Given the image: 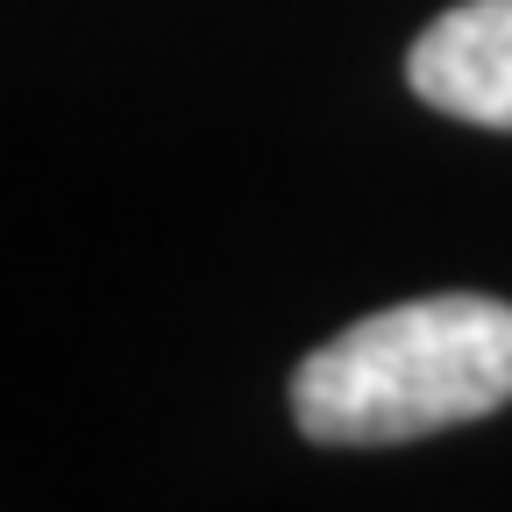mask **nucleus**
<instances>
[{
	"mask_svg": "<svg viewBox=\"0 0 512 512\" xmlns=\"http://www.w3.org/2000/svg\"><path fill=\"white\" fill-rule=\"evenodd\" d=\"M512 399V306L484 292L399 299L292 370V420L328 448H392Z\"/></svg>",
	"mask_w": 512,
	"mask_h": 512,
	"instance_id": "1",
	"label": "nucleus"
},
{
	"mask_svg": "<svg viewBox=\"0 0 512 512\" xmlns=\"http://www.w3.org/2000/svg\"><path fill=\"white\" fill-rule=\"evenodd\" d=\"M406 86L477 128H512V0H456L406 57Z\"/></svg>",
	"mask_w": 512,
	"mask_h": 512,
	"instance_id": "2",
	"label": "nucleus"
}]
</instances>
